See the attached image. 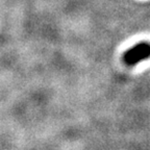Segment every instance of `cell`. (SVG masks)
Listing matches in <instances>:
<instances>
[{
	"label": "cell",
	"mask_w": 150,
	"mask_h": 150,
	"mask_svg": "<svg viewBox=\"0 0 150 150\" xmlns=\"http://www.w3.org/2000/svg\"><path fill=\"white\" fill-rule=\"evenodd\" d=\"M150 57V44L148 43H140L136 46L131 47L130 49L124 54L123 59L128 66L137 65L140 62Z\"/></svg>",
	"instance_id": "cell-1"
}]
</instances>
